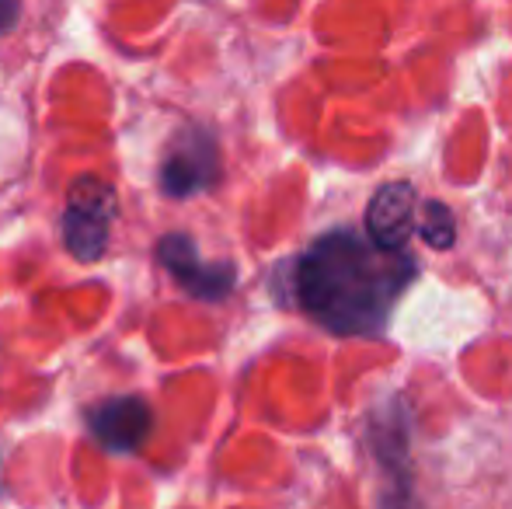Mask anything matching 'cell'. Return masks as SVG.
I'll return each mask as SVG.
<instances>
[{
  "mask_svg": "<svg viewBox=\"0 0 512 509\" xmlns=\"http://www.w3.org/2000/svg\"><path fill=\"white\" fill-rule=\"evenodd\" d=\"M88 429L108 454H133L154 429V412L136 394H119V398H108L98 408H91Z\"/></svg>",
  "mask_w": 512,
  "mask_h": 509,
  "instance_id": "obj_5",
  "label": "cell"
},
{
  "mask_svg": "<svg viewBox=\"0 0 512 509\" xmlns=\"http://www.w3.org/2000/svg\"><path fill=\"white\" fill-rule=\"evenodd\" d=\"M157 262L182 283V290H189L199 300H223L234 290V265L206 262L189 234H164L157 241Z\"/></svg>",
  "mask_w": 512,
  "mask_h": 509,
  "instance_id": "obj_4",
  "label": "cell"
},
{
  "mask_svg": "<svg viewBox=\"0 0 512 509\" xmlns=\"http://www.w3.org/2000/svg\"><path fill=\"white\" fill-rule=\"evenodd\" d=\"M418 265L408 248H384L352 227L328 231L293 265V293L307 318L342 339H373L387 328Z\"/></svg>",
  "mask_w": 512,
  "mask_h": 509,
  "instance_id": "obj_1",
  "label": "cell"
},
{
  "mask_svg": "<svg viewBox=\"0 0 512 509\" xmlns=\"http://www.w3.org/2000/svg\"><path fill=\"white\" fill-rule=\"evenodd\" d=\"M422 238L429 241L436 252H446L457 238V224H453V213L446 210L439 199H429L422 213Z\"/></svg>",
  "mask_w": 512,
  "mask_h": 509,
  "instance_id": "obj_7",
  "label": "cell"
},
{
  "mask_svg": "<svg viewBox=\"0 0 512 509\" xmlns=\"http://www.w3.org/2000/svg\"><path fill=\"white\" fill-rule=\"evenodd\" d=\"M115 189L95 175H84L70 185L63 210V245L81 262H98L112 238Z\"/></svg>",
  "mask_w": 512,
  "mask_h": 509,
  "instance_id": "obj_2",
  "label": "cell"
},
{
  "mask_svg": "<svg viewBox=\"0 0 512 509\" xmlns=\"http://www.w3.org/2000/svg\"><path fill=\"white\" fill-rule=\"evenodd\" d=\"M415 189L408 182H387L366 206V234L384 248H408L415 234Z\"/></svg>",
  "mask_w": 512,
  "mask_h": 509,
  "instance_id": "obj_6",
  "label": "cell"
},
{
  "mask_svg": "<svg viewBox=\"0 0 512 509\" xmlns=\"http://www.w3.org/2000/svg\"><path fill=\"white\" fill-rule=\"evenodd\" d=\"M14 21H18V0H0V32H7Z\"/></svg>",
  "mask_w": 512,
  "mask_h": 509,
  "instance_id": "obj_8",
  "label": "cell"
},
{
  "mask_svg": "<svg viewBox=\"0 0 512 509\" xmlns=\"http://www.w3.org/2000/svg\"><path fill=\"white\" fill-rule=\"evenodd\" d=\"M220 178V150L206 129L192 126L168 147L161 161V189L171 199H189L206 192Z\"/></svg>",
  "mask_w": 512,
  "mask_h": 509,
  "instance_id": "obj_3",
  "label": "cell"
}]
</instances>
